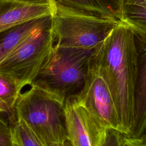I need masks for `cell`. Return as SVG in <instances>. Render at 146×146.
<instances>
[{
  "instance_id": "cell-3",
  "label": "cell",
  "mask_w": 146,
  "mask_h": 146,
  "mask_svg": "<svg viewBox=\"0 0 146 146\" xmlns=\"http://www.w3.org/2000/svg\"><path fill=\"white\" fill-rule=\"evenodd\" d=\"M93 50L54 46L49 62L31 85L65 102L68 97L77 95L83 88Z\"/></svg>"
},
{
  "instance_id": "cell-18",
  "label": "cell",
  "mask_w": 146,
  "mask_h": 146,
  "mask_svg": "<svg viewBox=\"0 0 146 146\" xmlns=\"http://www.w3.org/2000/svg\"><path fill=\"white\" fill-rule=\"evenodd\" d=\"M46 145V146H64L63 143H48Z\"/></svg>"
},
{
  "instance_id": "cell-4",
  "label": "cell",
  "mask_w": 146,
  "mask_h": 146,
  "mask_svg": "<svg viewBox=\"0 0 146 146\" xmlns=\"http://www.w3.org/2000/svg\"><path fill=\"white\" fill-rule=\"evenodd\" d=\"M119 22L113 17L75 11L55 4L51 16L54 46L94 50Z\"/></svg>"
},
{
  "instance_id": "cell-15",
  "label": "cell",
  "mask_w": 146,
  "mask_h": 146,
  "mask_svg": "<svg viewBox=\"0 0 146 146\" xmlns=\"http://www.w3.org/2000/svg\"><path fill=\"white\" fill-rule=\"evenodd\" d=\"M13 123L8 116L0 112V146H14Z\"/></svg>"
},
{
  "instance_id": "cell-17",
  "label": "cell",
  "mask_w": 146,
  "mask_h": 146,
  "mask_svg": "<svg viewBox=\"0 0 146 146\" xmlns=\"http://www.w3.org/2000/svg\"><path fill=\"white\" fill-rule=\"evenodd\" d=\"M121 135V133L119 131L113 129H108L103 146H120Z\"/></svg>"
},
{
  "instance_id": "cell-19",
  "label": "cell",
  "mask_w": 146,
  "mask_h": 146,
  "mask_svg": "<svg viewBox=\"0 0 146 146\" xmlns=\"http://www.w3.org/2000/svg\"><path fill=\"white\" fill-rule=\"evenodd\" d=\"M63 145L64 146H72L71 144V143L67 140H66L64 143H63Z\"/></svg>"
},
{
  "instance_id": "cell-5",
  "label": "cell",
  "mask_w": 146,
  "mask_h": 146,
  "mask_svg": "<svg viewBox=\"0 0 146 146\" xmlns=\"http://www.w3.org/2000/svg\"><path fill=\"white\" fill-rule=\"evenodd\" d=\"M54 42L51 25L33 33L0 63V74L13 80L22 89L33 83L49 62Z\"/></svg>"
},
{
  "instance_id": "cell-7",
  "label": "cell",
  "mask_w": 146,
  "mask_h": 146,
  "mask_svg": "<svg viewBox=\"0 0 146 146\" xmlns=\"http://www.w3.org/2000/svg\"><path fill=\"white\" fill-rule=\"evenodd\" d=\"M64 117L67 140L72 146H103L108 129L76 95L66 99Z\"/></svg>"
},
{
  "instance_id": "cell-16",
  "label": "cell",
  "mask_w": 146,
  "mask_h": 146,
  "mask_svg": "<svg viewBox=\"0 0 146 146\" xmlns=\"http://www.w3.org/2000/svg\"><path fill=\"white\" fill-rule=\"evenodd\" d=\"M120 146H146L145 134L140 136L122 134L120 136Z\"/></svg>"
},
{
  "instance_id": "cell-9",
  "label": "cell",
  "mask_w": 146,
  "mask_h": 146,
  "mask_svg": "<svg viewBox=\"0 0 146 146\" xmlns=\"http://www.w3.org/2000/svg\"><path fill=\"white\" fill-rule=\"evenodd\" d=\"M51 16L34 19L0 32V63L33 33L50 26Z\"/></svg>"
},
{
  "instance_id": "cell-20",
  "label": "cell",
  "mask_w": 146,
  "mask_h": 146,
  "mask_svg": "<svg viewBox=\"0 0 146 146\" xmlns=\"http://www.w3.org/2000/svg\"><path fill=\"white\" fill-rule=\"evenodd\" d=\"M14 146H18L17 144H16L15 143H14Z\"/></svg>"
},
{
  "instance_id": "cell-14",
  "label": "cell",
  "mask_w": 146,
  "mask_h": 146,
  "mask_svg": "<svg viewBox=\"0 0 146 146\" xmlns=\"http://www.w3.org/2000/svg\"><path fill=\"white\" fill-rule=\"evenodd\" d=\"M13 135L18 146H46L21 120L16 119L13 123Z\"/></svg>"
},
{
  "instance_id": "cell-11",
  "label": "cell",
  "mask_w": 146,
  "mask_h": 146,
  "mask_svg": "<svg viewBox=\"0 0 146 146\" xmlns=\"http://www.w3.org/2000/svg\"><path fill=\"white\" fill-rule=\"evenodd\" d=\"M146 127V55L141 52L139 71L135 92V127L132 136H140Z\"/></svg>"
},
{
  "instance_id": "cell-6",
  "label": "cell",
  "mask_w": 146,
  "mask_h": 146,
  "mask_svg": "<svg viewBox=\"0 0 146 146\" xmlns=\"http://www.w3.org/2000/svg\"><path fill=\"white\" fill-rule=\"evenodd\" d=\"M76 95L103 127L121 133L113 96L104 76L92 60L84 86Z\"/></svg>"
},
{
  "instance_id": "cell-10",
  "label": "cell",
  "mask_w": 146,
  "mask_h": 146,
  "mask_svg": "<svg viewBox=\"0 0 146 146\" xmlns=\"http://www.w3.org/2000/svg\"><path fill=\"white\" fill-rule=\"evenodd\" d=\"M116 18L143 42L146 36V0H115Z\"/></svg>"
},
{
  "instance_id": "cell-12",
  "label": "cell",
  "mask_w": 146,
  "mask_h": 146,
  "mask_svg": "<svg viewBox=\"0 0 146 146\" xmlns=\"http://www.w3.org/2000/svg\"><path fill=\"white\" fill-rule=\"evenodd\" d=\"M54 1L56 5L70 10L116 18L115 0Z\"/></svg>"
},
{
  "instance_id": "cell-2",
  "label": "cell",
  "mask_w": 146,
  "mask_h": 146,
  "mask_svg": "<svg viewBox=\"0 0 146 146\" xmlns=\"http://www.w3.org/2000/svg\"><path fill=\"white\" fill-rule=\"evenodd\" d=\"M64 103L34 85L20 93L14 107L16 119L22 120L44 144L67 140Z\"/></svg>"
},
{
  "instance_id": "cell-1",
  "label": "cell",
  "mask_w": 146,
  "mask_h": 146,
  "mask_svg": "<svg viewBox=\"0 0 146 146\" xmlns=\"http://www.w3.org/2000/svg\"><path fill=\"white\" fill-rule=\"evenodd\" d=\"M142 42L130 29L119 22L94 50L92 62L104 76L113 96L121 133L132 135L135 127V92Z\"/></svg>"
},
{
  "instance_id": "cell-8",
  "label": "cell",
  "mask_w": 146,
  "mask_h": 146,
  "mask_svg": "<svg viewBox=\"0 0 146 146\" xmlns=\"http://www.w3.org/2000/svg\"><path fill=\"white\" fill-rule=\"evenodd\" d=\"M55 9L54 0H0V32L52 15Z\"/></svg>"
},
{
  "instance_id": "cell-13",
  "label": "cell",
  "mask_w": 146,
  "mask_h": 146,
  "mask_svg": "<svg viewBox=\"0 0 146 146\" xmlns=\"http://www.w3.org/2000/svg\"><path fill=\"white\" fill-rule=\"evenodd\" d=\"M21 90L13 80L0 74V112L8 116L13 121L16 120L15 104Z\"/></svg>"
}]
</instances>
